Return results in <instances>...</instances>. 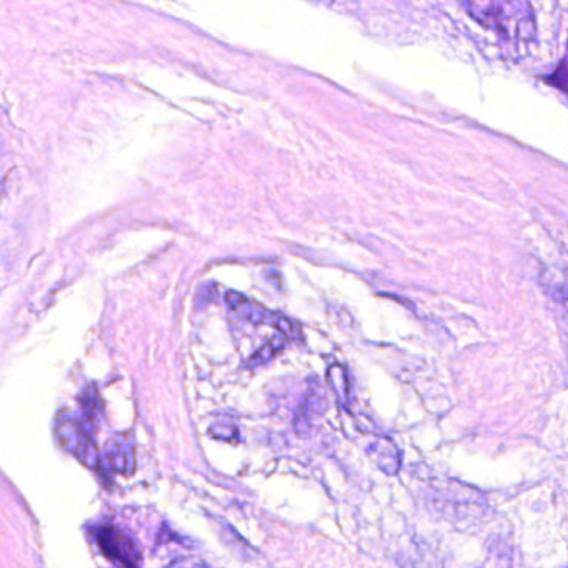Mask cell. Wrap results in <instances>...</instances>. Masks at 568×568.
<instances>
[{
  "instance_id": "obj_2",
  "label": "cell",
  "mask_w": 568,
  "mask_h": 568,
  "mask_svg": "<svg viewBox=\"0 0 568 568\" xmlns=\"http://www.w3.org/2000/svg\"><path fill=\"white\" fill-rule=\"evenodd\" d=\"M55 434H57L61 446L67 450V452L76 456L80 462L86 463L89 467H96L99 469L102 459L99 454L96 452V447L90 441V435L87 434L86 427L80 422L70 420H58L57 427H55Z\"/></svg>"
},
{
  "instance_id": "obj_6",
  "label": "cell",
  "mask_w": 568,
  "mask_h": 568,
  "mask_svg": "<svg viewBox=\"0 0 568 568\" xmlns=\"http://www.w3.org/2000/svg\"><path fill=\"white\" fill-rule=\"evenodd\" d=\"M327 384L340 407H347L350 402V382L347 370L342 365H332L327 370Z\"/></svg>"
},
{
  "instance_id": "obj_3",
  "label": "cell",
  "mask_w": 568,
  "mask_h": 568,
  "mask_svg": "<svg viewBox=\"0 0 568 568\" xmlns=\"http://www.w3.org/2000/svg\"><path fill=\"white\" fill-rule=\"evenodd\" d=\"M96 540L109 560L128 565V567L141 564V551H139L138 545L122 532H117L112 527H102L96 532Z\"/></svg>"
},
{
  "instance_id": "obj_5",
  "label": "cell",
  "mask_w": 568,
  "mask_h": 568,
  "mask_svg": "<svg viewBox=\"0 0 568 568\" xmlns=\"http://www.w3.org/2000/svg\"><path fill=\"white\" fill-rule=\"evenodd\" d=\"M369 456L375 466L387 476H395L401 470V456H398L397 447L389 438H379L373 441L369 447Z\"/></svg>"
},
{
  "instance_id": "obj_7",
  "label": "cell",
  "mask_w": 568,
  "mask_h": 568,
  "mask_svg": "<svg viewBox=\"0 0 568 568\" xmlns=\"http://www.w3.org/2000/svg\"><path fill=\"white\" fill-rule=\"evenodd\" d=\"M542 284L551 297L561 302L568 301V271L565 269H548L542 277Z\"/></svg>"
},
{
  "instance_id": "obj_1",
  "label": "cell",
  "mask_w": 568,
  "mask_h": 568,
  "mask_svg": "<svg viewBox=\"0 0 568 568\" xmlns=\"http://www.w3.org/2000/svg\"><path fill=\"white\" fill-rule=\"evenodd\" d=\"M466 9L482 28L507 41L528 42L537 32L531 0H466Z\"/></svg>"
},
{
  "instance_id": "obj_4",
  "label": "cell",
  "mask_w": 568,
  "mask_h": 568,
  "mask_svg": "<svg viewBox=\"0 0 568 568\" xmlns=\"http://www.w3.org/2000/svg\"><path fill=\"white\" fill-rule=\"evenodd\" d=\"M227 305L236 312L239 317H242L247 323L261 326L267 323L269 310L261 304V302L252 301L247 295L239 294V292H229L227 294Z\"/></svg>"
},
{
  "instance_id": "obj_12",
  "label": "cell",
  "mask_w": 568,
  "mask_h": 568,
  "mask_svg": "<svg viewBox=\"0 0 568 568\" xmlns=\"http://www.w3.org/2000/svg\"><path fill=\"white\" fill-rule=\"evenodd\" d=\"M555 84L560 86L561 89L568 94V64L567 66H561L560 69H558L557 77H555Z\"/></svg>"
},
{
  "instance_id": "obj_9",
  "label": "cell",
  "mask_w": 568,
  "mask_h": 568,
  "mask_svg": "<svg viewBox=\"0 0 568 568\" xmlns=\"http://www.w3.org/2000/svg\"><path fill=\"white\" fill-rule=\"evenodd\" d=\"M285 342H287V337H285L284 334H278V336L272 337L265 346H262L254 356L250 357L249 365L261 367L271 362L278 352H282V350L285 349Z\"/></svg>"
},
{
  "instance_id": "obj_11",
  "label": "cell",
  "mask_w": 568,
  "mask_h": 568,
  "mask_svg": "<svg viewBox=\"0 0 568 568\" xmlns=\"http://www.w3.org/2000/svg\"><path fill=\"white\" fill-rule=\"evenodd\" d=\"M80 404H83L84 414H86V418L89 422L96 420L97 415L102 412V404H100L96 389H89V391L84 392L83 397H80Z\"/></svg>"
},
{
  "instance_id": "obj_8",
  "label": "cell",
  "mask_w": 568,
  "mask_h": 568,
  "mask_svg": "<svg viewBox=\"0 0 568 568\" xmlns=\"http://www.w3.org/2000/svg\"><path fill=\"white\" fill-rule=\"evenodd\" d=\"M134 456L129 447H123L122 444L113 447L107 456V463L112 467L117 472L123 473V476H131L135 469Z\"/></svg>"
},
{
  "instance_id": "obj_13",
  "label": "cell",
  "mask_w": 568,
  "mask_h": 568,
  "mask_svg": "<svg viewBox=\"0 0 568 568\" xmlns=\"http://www.w3.org/2000/svg\"><path fill=\"white\" fill-rule=\"evenodd\" d=\"M317 2H327V4H330V2H334V0H317Z\"/></svg>"
},
{
  "instance_id": "obj_10",
  "label": "cell",
  "mask_w": 568,
  "mask_h": 568,
  "mask_svg": "<svg viewBox=\"0 0 568 568\" xmlns=\"http://www.w3.org/2000/svg\"><path fill=\"white\" fill-rule=\"evenodd\" d=\"M269 323L278 329V332L284 334L287 339L294 340V342H301L302 340V329L297 323L294 320L287 319L285 315L274 314L269 315Z\"/></svg>"
}]
</instances>
